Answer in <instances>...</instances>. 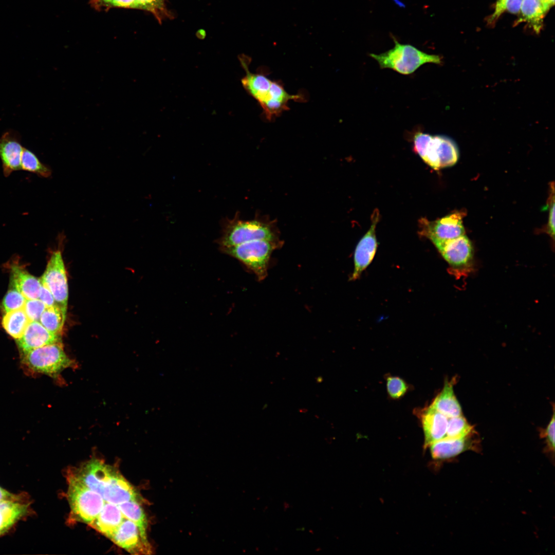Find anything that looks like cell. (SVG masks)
Returning a JSON list of instances; mask_svg holds the SVG:
<instances>
[{"label":"cell","mask_w":555,"mask_h":555,"mask_svg":"<svg viewBox=\"0 0 555 555\" xmlns=\"http://www.w3.org/2000/svg\"><path fill=\"white\" fill-rule=\"evenodd\" d=\"M550 7L540 0H523L516 24L526 22L536 33L543 27L544 16Z\"/></svg>","instance_id":"obj_20"},{"label":"cell","mask_w":555,"mask_h":555,"mask_svg":"<svg viewBox=\"0 0 555 555\" xmlns=\"http://www.w3.org/2000/svg\"><path fill=\"white\" fill-rule=\"evenodd\" d=\"M545 438L547 448L548 451L553 453L554 450V414L549 422L547 427L542 433Z\"/></svg>","instance_id":"obj_34"},{"label":"cell","mask_w":555,"mask_h":555,"mask_svg":"<svg viewBox=\"0 0 555 555\" xmlns=\"http://www.w3.org/2000/svg\"><path fill=\"white\" fill-rule=\"evenodd\" d=\"M277 239L273 227L267 222L235 218L227 222L219 244L221 248H226L255 240L277 241Z\"/></svg>","instance_id":"obj_7"},{"label":"cell","mask_w":555,"mask_h":555,"mask_svg":"<svg viewBox=\"0 0 555 555\" xmlns=\"http://www.w3.org/2000/svg\"><path fill=\"white\" fill-rule=\"evenodd\" d=\"M66 311L58 305L46 307L39 322L49 332L61 335L66 319Z\"/></svg>","instance_id":"obj_25"},{"label":"cell","mask_w":555,"mask_h":555,"mask_svg":"<svg viewBox=\"0 0 555 555\" xmlns=\"http://www.w3.org/2000/svg\"><path fill=\"white\" fill-rule=\"evenodd\" d=\"M110 540L133 554L152 553L149 542L142 539L138 526L127 518L123 520Z\"/></svg>","instance_id":"obj_13"},{"label":"cell","mask_w":555,"mask_h":555,"mask_svg":"<svg viewBox=\"0 0 555 555\" xmlns=\"http://www.w3.org/2000/svg\"><path fill=\"white\" fill-rule=\"evenodd\" d=\"M473 432V427L462 416L448 418L445 437L460 438L465 437Z\"/></svg>","instance_id":"obj_27"},{"label":"cell","mask_w":555,"mask_h":555,"mask_svg":"<svg viewBox=\"0 0 555 555\" xmlns=\"http://www.w3.org/2000/svg\"><path fill=\"white\" fill-rule=\"evenodd\" d=\"M472 432L463 437H444L434 442L429 446L432 457L440 460L449 459L466 451L476 449L477 443L473 438Z\"/></svg>","instance_id":"obj_17"},{"label":"cell","mask_w":555,"mask_h":555,"mask_svg":"<svg viewBox=\"0 0 555 555\" xmlns=\"http://www.w3.org/2000/svg\"><path fill=\"white\" fill-rule=\"evenodd\" d=\"M548 232L554 238V192L550 201L549 217L548 223Z\"/></svg>","instance_id":"obj_36"},{"label":"cell","mask_w":555,"mask_h":555,"mask_svg":"<svg viewBox=\"0 0 555 555\" xmlns=\"http://www.w3.org/2000/svg\"><path fill=\"white\" fill-rule=\"evenodd\" d=\"M28 507L19 501H0V535L25 515Z\"/></svg>","instance_id":"obj_22"},{"label":"cell","mask_w":555,"mask_h":555,"mask_svg":"<svg viewBox=\"0 0 555 555\" xmlns=\"http://www.w3.org/2000/svg\"><path fill=\"white\" fill-rule=\"evenodd\" d=\"M141 503L136 501H129L118 505L123 515L138 526L142 539L149 542L146 533L148 521Z\"/></svg>","instance_id":"obj_24"},{"label":"cell","mask_w":555,"mask_h":555,"mask_svg":"<svg viewBox=\"0 0 555 555\" xmlns=\"http://www.w3.org/2000/svg\"><path fill=\"white\" fill-rule=\"evenodd\" d=\"M21 170L44 178L49 177L52 173L49 166L42 163L34 153L25 147L23 148L22 153Z\"/></svg>","instance_id":"obj_26"},{"label":"cell","mask_w":555,"mask_h":555,"mask_svg":"<svg viewBox=\"0 0 555 555\" xmlns=\"http://www.w3.org/2000/svg\"><path fill=\"white\" fill-rule=\"evenodd\" d=\"M40 280L52 294L56 305L66 311L68 298V283L60 249L52 252L45 271Z\"/></svg>","instance_id":"obj_10"},{"label":"cell","mask_w":555,"mask_h":555,"mask_svg":"<svg viewBox=\"0 0 555 555\" xmlns=\"http://www.w3.org/2000/svg\"><path fill=\"white\" fill-rule=\"evenodd\" d=\"M30 322L23 308L6 312L2 323L6 331L16 340L22 337Z\"/></svg>","instance_id":"obj_23"},{"label":"cell","mask_w":555,"mask_h":555,"mask_svg":"<svg viewBox=\"0 0 555 555\" xmlns=\"http://www.w3.org/2000/svg\"><path fill=\"white\" fill-rule=\"evenodd\" d=\"M20 497L12 494L0 487V501H20Z\"/></svg>","instance_id":"obj_37"},{"label":"cell","mask_w":555,"mask_h":555,"mask_svg":"<svg viewBox=\"0 0 555 555\" xmlns=\"http://www.w3.org/2000/svg\"><path fill=\"white\" fill-rule=\"evenodd\" d=\"M125 518L118 505L105 503L98 515L89 526L110 539Z\"/></svg>","instance_id":"obj_18"},{"label":"cell","mask_w":555,"mask_h":555,"mask_svg":"<svg viewBox=\"0 0 555 555\" xmlns=\"http://www.w3.org/2000/svg\"><path fill=\"white\" fill-rule=\"evenodd\" d=\"M394 47L380 54L370 53L381 68H390L402 75H410L426 63L440 64L441 58L430 54L410 44H401L393 37Z\"/></svg>","instance_id":"obj_3"},{"label":"cell","mask_w":555,"mask_h":555,"mask_svg":"<svg viewBox=\"0 0 555 555\" xmlns=\"http://www.w3.org/2000/svg\"><path fill=\"white\" fill-rule=\"evenodd\" d=\"M10 281L27 300L39 299L42 287L41 280L21 267L14 265L11 267Z\"/></svg>","instance_id":"obj_19"},{"label":"cell","mask_w":555,"mask_h":555,"mask_svg":"<svg viewBox=\"0 0 555 555\" xmlns=\"http://www.w3.org/2000/svg\"><path fill=\"white\" fill-rule=\"evenodd\" d=\"M47 307L39 299H27L23 309L30 321H39Z\"/></svg>","instance_id":"obj_32"},{"label":"cell","mask_w":555,"mask_h":555,"mask_svg":"<svg viewBox=\"0 0 555 555\" xmlns=\"http://www.w3.org/2000/svg\"><path fill=\"white\" fill-rule=\"evenodd\" d=\"M69 473L107 502L119 505L129 501H143L137 490L116 468L101 460L91 459Z\"/></svg>","instance_id":"obj_1"},{"label":"cell","mask_w":555,"mask_h":555,"mask_svg":"<svg viewBox=\"0 0 555 555\" xmlns=\"http://www.w3.org/2000/svg\"><path fill=\"white\" fill-rule=\"evenodd\" d=\"M447 262L453 268L468 267L473 256V248L468 237L464 234L436 247Z\"/></svg>","instance_id":"obj_12"},{"label":"cell","mask_w":555,"mask_h":555,"mask_svg":"<svg viewBox=\"0 0 555 555\" xmlns=\"http://www.w3.org/2000/svg\"><path fill=\"white\" fill-rule=\"evenodd\" d=\"M387 393L392 399H398L402 397L407 392L409 385L402 378L390 376L386 378Z\"/></svg>","instance_id":"obj_31"},{"label":"cell","mask_w":555,"mask_h":555,"mask_svg":"<svg viewBox=\"0 0 555 555\" xmlns=\"http://www.w3.org/2000/svg\"><path fill=\"white\" fill-rule=\"evenodd\" d=\"M23 148L20 136L15 132H6L0 137V159L5 177L9 176L14 171L21 170Z\"/></svg>","instance_id":"obj_14"},{"label":"cell","mask_w":555,"mask_h":555,"mask_svg":"<svg viewBox=\"0 0 555 555\" xmlns=\"http://www.w3.org/2000/svg\"><path fill=\"white\" fill-rule=\"evenodd\" d=\"M26 299L10 281L9 288L2 301V307L6 313L23 308Z\"/></svg>","instance_id":"obj_28"},{"label":"cell","mask_w":555,"mask_h":555,"mask_svg":"<svg viewBox=\"0 0 555 555\" xmlns=\"http://www.w3.org/2000/svg\"><path fill=\"white\" fill-rule=\"evenodd\" d=\"M67 497L73 520L88 525L101 511L105 501L97 492L68 472Z\"/></svg>","instance_id":"obj_6"},{"label":"cell","mask_w":555,"mask_h":555,"mask_svg":"<svg viewBox=\"0 0 555 555\" xmlns=\"http://www.w3.org/2000/svg\"><path fill=\"white\" fill-rule=\"evenodd\" d=\"M22 364L28 371L57 377L64 369L75 366L65 354L62 343H54L21 354Z\"/></svg>","instance_id":"obj_5"},{"label":"cell","mask_w":555,"mask_h":555,"mask_svg":"<svg viewBox=\"0 0 555 555\" xmlns=\"http://www.w3.org/2000/svg\"><path fill=\"white\" fill-rule=\"evenodd\" d=\"M464 212H456L435 221L419 220V233L430 239L436 247L465 234L462 225Z\"/></svg>","instance_id":"obj_9"},{"label":"cell","mask_w":555,"mask_h":555,"mask_svg":"<svg viewBox=\"0 0 555 555\" xmlns=\"http://www.w3.org/2000/svg\"><path fill=\"white\" fill-rule=\"evenodd\" d=\"M413 148L422 159L435 170L453 165L459 158L456 143L446 136L417 132L413 137Z\"/></svg>","instance_id":"obj_4"},{"label":"cell","mask_w":555,"mask_h":555,"mask_svg":"<svg viewBox=\"0 0 555 555\" xmlns=\"http://www.w3.org/2000/svg\"><path fill=\"white\" fill-rule=\"evenodd\" d=\"M39 299H40L47 307L56 305L52 294L49 289L42 283Z\"/></svg>","instance_id":"obj_35"},{"label":"cell","mask_w":555,"mask_h":555,"mask_svg":"<svg viewBox=\"0 0 555 555\" xmlns=\"http://www.w3.org/2000/svg\"><path fill=\"white\" fill-rule=\"evenodd\" d=\"M248 58H239L242 66L246 71L242 79L243 87L248 94L254 98L263 109L267 119L271 121L288 109L290 100L304 102V94L290 95L285 89L282 82L269 79L263 72L252 73L248 68Z\"/></svg>","instance_id":"obj_2"},{"label":"cell","mask_w":555,"mask_h":555,"mask_svg":"<svg viewBox=\"0 0 555 555\" xmlns=\"http://www.w3.org/2000/svg\"><path fill=\"white\" fill-rule=\"evenodd\" d=\"M102 6L139 9L138 0H96Z\"/></svg>","instance_id":"obj_33"},{"label":"cell","mask_w":555,"mask_h":555,"mask_svg":"<svg viewBox=\"0 0 555 555\" xmlns=\"http://www.w3.org/2000/svg\"><path fill=\"white\" fill-rule=\"evenodd\" d=\"M523 0H497L494 12L489 17L488 24L493 25L505 11L519 13Z\"/></svg>","instance_id":"obj_29"},{"label":"cell","mask_w":555,"mask_h":555,"mask_svg":"<svg viewBox=\"0 0 555 555\" xmlns=\"http://www.w3.org/2000/svg\"><path fill=\"white\" fill-rule=\"evenodd\" d=\"M139 9L153 13L160 22L164 16L168 15L165 0H138Z\"/></svg>","instance_id":"obj_30"},{"label":"cell","mask_w":555,"mask_h":555,"mask_svg":"<svg viewBox=\"0 0 555 555\" xmlns=\"http://www.w3.org/2000/svg\"><path fill=\"white\" fill-rule=\"evenodd\" d=\"M16 341L21 354L47 345L62 343L60 336L51 333L39 321H30L22 337Z\"/></svg>","instance_id":"obj_15"},{"label":"cell","mask_w":555,"mask_h":555,"mask_svg":"<svg viewBox=\"0 0 555 555\" xmlns=\"http://www.w3.org/2000/svg\"><path fill=\"white\" fill-rule=\"evenodd\" d=\"M453 381H446L441 392L430 406L448 418L462 415L461 406L453 390Z\"/></svg>","instance_id":"obj_21"},{"label":"cell","mask_w":555,"mask_h":555,"mask_svg":"<svg viewBox=\"0 0 555 555\" xmlns=\"http://www.w3.org/2000/svg\"><path fill=\"white\" fill-rule=\"evenodd\" d=\"M418 413L424 432V448L446 437L448 421L447 416L430 405Z\"/></svg>","instance_id":"obj_16"},{"label":"cell","mask_w":555,"mask_h":555,"mask_svg":"<svg viewBox=\"0 0 555 555\" xmlns=\"http://www.w3.org/2000/svg\"><path fill=\"white\" fill-rule=\"evenodd\" d=\"M371 228L357 244L354 253V269L350 278L355 281L360 276L362 272L369 265L374 259L378 247L376 236V227L379 218L378 210H375L372 215Z\"/></svg>","instance_id":"obj_11"},{"label":"cell","mask_w":555,"mask_h":555,"mask_svg":"<svg viewBox=\"0 0 555 555\" xmlns=\"http://www.w3.org/2000/svg\"><path fill=\"white\" fill-rule=\"evenodd\" d=\"M543 3L547 5L550 8L554 5V3H552L551 0H540Z\"/></svg>","instance_id":"obj_38"},{"label":"cell","mask_w":555,"mask_h":555,"mask_svg":"<svg viewBox=\"0 0 555 555\" xmlns=\"http://www.w3.org/2000/svg\"><path fill=\"white\" fill-rule=\"evenodd\" d=\"M277 241L255 240L235 246L221 248L227 254L237 258L255 274L259 280L267 275L268 265Z\"/></svg>","instance_id":"obj_8"}]
</instances>
